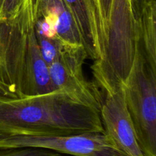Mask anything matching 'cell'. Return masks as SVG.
<instances>
[{
  "instance_id": "1",
  "label": "cell",
  "mask_w": 156,
  "mask_h": 156,
  "mask_svg": "<svg viewBox=\"0 0 156 156\" xmlns=\"http://www.w3.org/2000/svg\"><path fill=\"white\" fill-rule=\"evenodd\" d=\"M0 130L39 135L105 132L100 112L59 90L0 99Z\"/></svg>"
},
{
  "instance_id": "2",
  "label": "cell",
  "mask_w": 156,
  "mask_h": 156,
  "mask_svg": "<svg viewBox=\"0 0 156 156\" xmlns=\"http://www.w3.org/2000/svg\"><path fill=\"white\" fill-rule=\"evenodd\" d=\"M0 20L1 66L5 83L18 98L56 91L37 39L33 0H25L12 18Z\"/></svg>"
},
{
  "instance_id": "3",
  "label": "cell",
  "mask_w": 156,
  "mask_h": 156,
  "mask_svg": "<svg viewBox=\"0 0 156 156\" xmlns=\"http://www.w3.org/2000/svg\"><path fill=\"white\" fill-rule=\"evenodd\" d=\"M122 87L144 156H156V69L148 63L138 44L132 67Z\"/></svg>"
},
{
  "instance_id": "4",
  "label": "cell",
  "mask_w": 156,
  "mask_h": 156,
  "mask_svg": "<svg viewBox=\"0 0 156 156\" xmlns=\"http://www.w3.org/2000/svg\"><path fill=\"white\" fill-rule=\"evenodd\" d=\"M35 148L74 156H126L105 132L39 135L0 130V149Z\"/></svg>"
},
{
  "instance_id": "5",
  "label": "cell",
  "mask_w": 156,
  "mask_h": 156,
  "mask_svg": "<svg viewBox=\"0 0 156 156\" xmlns=\"http://www.w3.org/2000/svg\"><path fill=\"white\" fill-rule=\"evenodd\" d=\"M87 58L83 46L62 42L59 54L48 65L49 74L55 90L66 93L79 103L100 112L102 99L100 92L83 73Z\"/></svg>"
},
{
  "instance_id": "6",
  "label": "cell",
  "mask_w": 156,
  "mask_h": 156,
  "mask_svg": "<svg viewBox=\"0 0 156 156\" xmlns=\"http://www.w3.org/2000/svg\"><path fill=\"white\" fill-rule=\"evenodd\" d=\"M71 11L88 58L94 64L104 59L109 19L101 0H64Z\"/></svg>"
},
{
  "instance_id": "7",
  "label": "cell",
  "mask_w": 156,
  "mask_h": 156,
  "mask_svg": "<svg viewBox=\"0 0 156 156\" xmlns=\"http://www.w3.org/2000/svg\"><path fill=\"white\" fill-rule=\"evenodd\" d=\"M101 98L100 115L105 132L126 156H144L126 108L123 87Z\"/></svg>"
},
{
  "instance_id": "8",
  "label": "cell",
  "mask_w": 156,
  "mask_h": 156,
  "mask_svg": "<svg viewBox=\"0 0 156 156\" xmlns=\"http://www.w3.org/2000/svg\"><path fill=\"white\" fill-rule=\"evenodd\" d=\"M34 15L37 34L83 46L76 20L64 0H34Z\"/></svg>"
},
{
  "instance_id": "9",
  "label": "cell",
  "mask_w": 156,
  "mask_h": 156,
  "mask_svg": "<svg viewBox=\"0 0 156 156\" xmlns=\"http://www.w3.org/2000/svg\"><path fill=\"white\" fill-rule=\"evenodd\" d=\"M137 44L151 67L156 69V2L144 0L139 6Z\"/></svg>"
},
{
  "instance_id": "10",
  "label": "cell",
  "mask_w": 156,
  "mask_h": 156,
  "mask_svg": "<svg viewBox=\"0 0 156 156\" xmlns=\"http://www.w3.org/2000/svg\"><path fill=\"white\" fill-rule=\"evenodd\" d=\"M41 56L47 65L51 64L59 54L62 41L57 38H49L36 34Z\"/></svg>"
},
{
  "instance_id": "11",
  "label": "cell",
  "mask_w": 156,
  "mask_h": 156,
  "mask_svg": "<svg viewBox=\"0 0 156 156\" xmlns=\"http://www.w3.org/2000/svg\"><path fill=\"white\" fill-rule=\"evenodd\" d=\"M0 156H61L59 153L35 148L0 149Z\"/></svg>"
},
{
  "instance_id": "12",
  "label": "cell",
  "mask_w": 156,
  "mask_h": 156,
  "mask_svg": "<svg viewBox=\"0 0 156 156\" xmlns=\"http://www.w3.org/2000/svg\"><path fill=\"white\" fill-rule=\"evenodd\" d=\"M25 0H5L2 10L0 15V19H9L15 16Z\"/></svg>"
},
{
  "instance_id": "13",
  "label": "cell",
  "mask_w": 156,
  "mask_h": 156,
  "mask_svg": "<svg viewBox=\"0 0 156 156\" xmlns=\"http://www.w3.org/2000/svg\"><path fill=\"white\" fill-rule=\"evenodd\" d=\"M18 96L9 86L0 82V99H16Z\"/></svg>"
},
{
  "instance_id": "14",
  "label": "cell",
  "mask_w": 156,
  "mask_h": 156,
  "mask_svg": "<svg viewBox=\"0 0 156 156\" xmlns=\"http://www.w3.org/2000/svg\"><path fill=\"white\" fill-rule=\"evenodd\" d=\"M1 41H2V21L0 20V82L6 84L5 83L4 77H3L2 71V66H1ZM7 85V84H6ZM12 88V87H11Z\"/></svg>"
},
{
  "instance_id": "15",
  "label": "cell",
  "mask_w": 156,
  "mask_h": 156,
  "mask_svg": "<svg viewBox=\"0 0 156 156\" xmlns=\"http://www.w3.org/2000/svg\"><path fill=\"white\" fill-rule=\"evenodd\" d=\"M4 1L5 0H0V15H1L3 5H4Z\"/></svg>"
},
{
  "instance_id": "16",
  "label": "cell",
  "mask_w": 156,
  "mask_h": 156,
  "mask_svg": "<svg viewBox=\"0 0 156 156\" xmlns=\"http://www.w3.org/2000/svg\"><path fill=\"white\" fill-rule=\"evenodd\" d=\"M129 2H132V3H133V0H129Z\"/></svg>"
},
{
  "instance_id": "17",
  "label": "cell",
  "mask_w": 156,
  "mask_h": 156,
  "mask_svg": "<svg viewBox=\"0 0 156 156\" xmlns=\"http://www.w3.org/2000/svg\"><path fill=\"white\" fill-rule=\"evenodd\" d=\"M33 1H34V0H33Z\"/></svg>"
}]
</instances>
